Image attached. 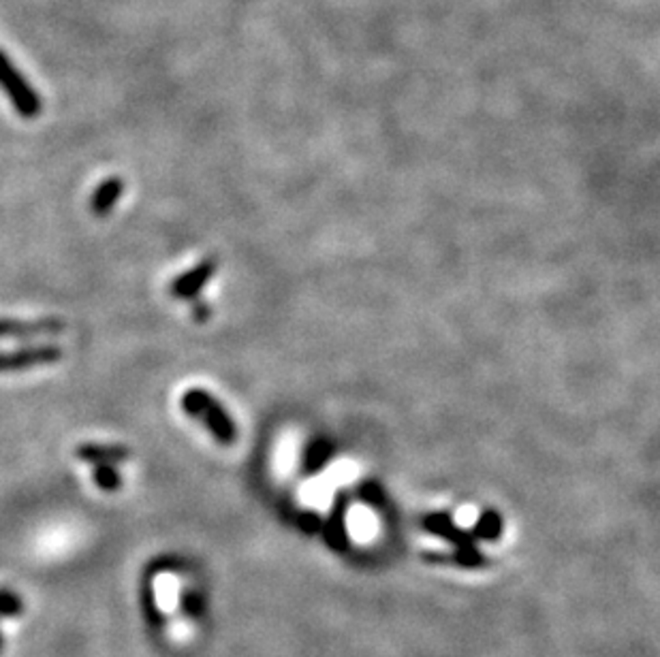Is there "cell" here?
Here are the masks:
<instances>
[{"label":"cell","mask_w":660,"mask_h":657,"mask_svg":"<svg viewBox=\"0 0 660 657\" xmlns=\"http://www.w3.org/2000/svg\"><path fill=\"white\" fill-rule=\"evenodd\" d=\"M500 529H503V521H500L498 512H486L477 525V534L483 538H498Z\"/></svg>","instance_id":"30bf717a"},{"label":"cell","mask_w":660,"mask_h":657,"mask_svg":"<svg viewBox=\"0 0 660 657\" xmlns=\"http://www.w3.org/2000/svg\"><path fill=\"white\" fill-rule=\"evenodd\" d=\"M182 410L208 427L216 442L231 447L237 439V425L231 419L223 404L206 388H189L180 399Z\"/></svg>","instance_id":"6da1fadb"},{"label":"cell","mask_w":660,"mask_h":657,"mask_svg":"<svg viewBox=\"0 0 660 657\" xmlns=\"http://www.w3.org/2000/svg\"><path fill=\"white\" fill-rule=\"evenodd\" d=\"M0 88L13 102L15 111L22 118H37L41 113V99L32 90V85L20 75V71L11 65L7 56L0 51Z\"/></svg>","instance_id":"7a4b0ae2"},{"label":"cell","mask_w":660,"mask_h":657,"mask_svg":"<svg viewBox=\"0 0 660 657\" xmlns=\"http://www.w3.org/2000/svg\"><path fill=\"white\" fill-rule=\"evenodd\" d=\"M76 457L93 466H118L130 459V450L122 444H82L76 448Z\"/></svg>","instance_id":"8992f818"},{"label":"cell","mask_w":660,"mask_h":657,"mask_svg":"<svg viewBox=\"0 0 660 657\" xmlns=\"http://www.w3.org/2000/svg\"><path fill=\"white\" fill-rule=\"evenodd\" d=\"M122 192H124V182L120 177H110V180H105L103 184L96 186L93 199H90V209H93V214L99 216V218L110 214L113 205L120 201Z\"/></svg>","instance_id":"52a82bcc"},{"label":"cell","mask_w":660,"mask_h":657,"mask_svg":"<svg viewBox=\"0 0 660 657\" xmlns=\"http://www.w3.org/2000/svg\"><path fill=\"white\" fill-rule=\"evenodd\" d=\"M216 270H219V262L214 259H203L201 262H197L191 271L175 278L169 290H172L175 299H195V297L206 289L210 280H212Z\"/></svg>","instance_id":"277c9868"},{"label":"cell","mask_w":660,"mask_h":657,"mask_svg":"<svg viewBox=\"0 0 660 657\" xmlns=\"http://www.w3.org/2000/svg\"><path fill=\"white\" fill-rule=\"evenodd\" d=\"M93 476H94V483L105 491H116V489H120V484H122L120 472H118L113 466H94Z\"/></svg>","instance_id":"9c48e42d"},{"label":"cell","mask_w":660,"mask_h":657,"mask_svg":"<svg viewBox=\"0 0 660 657\" xmlns=\"http://www.w3.org/2000/svg\"><path fill=\"white\" fill-rule=\"evenodd\" d=\"M65 331L58 318H41V321H11L0 318V340H20V337H41V335H58Z\"/></svg>","instance_id":"5b68a950"},{"label":"cell","mask_w":660,"mask_h":657,"mask_svg":"<svg viewBox=\"0 0 660 657\" xmlns=\"http://www.w3.org/2000/svg\"><path fill=\"white\" fill-rule=\"evenodd\" d=\"M192 316H195V321L199 323H206L210 316H212V312H210V306L206 304V301H197L195 307H192Z\"/></svg>","instance_id":"7c38bea8"},{"label":"cell","mask_w":660,"mask_h":657,"mask_svg":"<svg viewBox=\"0 0 660 657\" xmlns=\"http://www.w3.org/2000/svg\"><path fill=\"white\" fill-rule=\"evenodd\" d=\"M334 444L326 438H317L306 447L304 457H301V470L304 474H317L329 464L334 457Z\"/></svg>","instance_id":"ba28073f"},{"label":"cell","mask_w":660,"mask_h":657,"mask_svg":"<svg viewBox=\"0 0 660 657\" xmlns=\"http://www.w3.org/2000/svg\"><path fill=\"white\" fill-rule=\"evenodd\" d=\"M62 359V348L56 344H35L24 346L18 351L0 352V374L4 371H22L31 368H41V365L58 363Z\"/></svg>","instance_id":"3957f363"},{"label":"cell","mask_w":660,"mask_h":657,"mask_svg":"<svg viewBox=\"0 0 660 657\" xmlns=\"http://www.w3.org/2000/svg\"><path fill=\"white\" fill-rule=\"evenodd\" d=\"M360 495L363 502H368V504H372V506H380L385 500V493H383V489H380L379 483H366L360 489Z\"/></svg>","instance_id":"8fae6325"},{"label":"cell","mask_w":660,"mask_h":657,"mask_svg":"<svg viewBox=\"0 0 660 657\" xmlns=\"http://www.w3.org/2000/svg\"><path fill=\"white\" fill-rule=\"evenodd\" d=\"M301 525H304L306 529H318V525H321V521H318L317 514H304V519H301Z\"/></svg>","instance_id":"4fadbf2b"}]
</instances>
